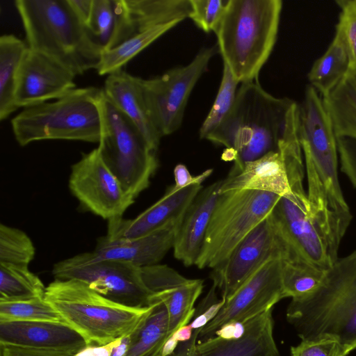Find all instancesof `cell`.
I'll return each mask as SVG.
<instances>
[{
  "label": "cell",
  "mask_w": 356,
  "mask_h": 356,
  "mask_svg": "<svg viewBox=\"0 0 356 356\" xmlns=\"http://www.w3.org/2000/svg\"><path fill=\"white\" fill-rule=\"evenodd\" d=\"M35 254L34 245L24 232L0 224V264L29 266Z\"/></svg>",
  "instance_id": "cell-35"
},
{
  "label": "cell",
  "mask_w": 356,
  "mask_h": 356,
  "mask_svg": "<svg viewBox=\"0 0 356 356\" xmlns=\"http://www.w3.org/2000/svg\"><path fill=\"white\" fill-rule=\"evenodd\" d=\"M115 31L108 49L152 27L183 21L191 11L190 0H113Z\"/></svg>",
  "instance_id": "cell-20"
},
{
  "label": "cell",
  "mask_w": 356,
  "mask_h": 356,
  "mask_svg": "<svg viewBox=\"0 0 356 356\" xmlns=\"http://www.w3.org/2000/svg\"><path fill=\"white\" fill-rule=\"evenodd\" d=\"M222 183L218 180L202 189L185 213L173 250L175 257L186 266L195 265L199 257Z\"/></svg>",
  "instance_id": "cell-24"
},
{
  "label": "cell",
  "mask_w": 356,
  "mask_h": 356,
  "mask_svg": "<svg viewBox=\"0 0 356 356\" xmlns=\"http://www.w3.org/2000/svg\"><path fill=\"white\" fill-rule=\"evenodd\" d=\"M131 334L116 341L110 356H127L131 344Z\"/></svg>",
  "instance_id": "cell-47"
},
{
  "label": "cell",
  "mask_w": 356,
  "mask_h": 356,
  "mask_svg": "<svg viewBox=\"0 0 356 356\" xmlns=\"http://www.w3.org/2000/svg\"><path fill=\"white\" fill-rule=\"evenodd\" d=\"M348 177L352 185L356 188V151L355 152L350 163Z\"/></svg>",
  "instance_id": "cell-49"
},
{
  "label": "cell",
  "mask_w": 356,
  "mask_h": 356,
  "mask_svg": "<svg viewBox=\"0 0 356 356\" xmlns=\"http://www.w3.org/2000/svg\"><path fill=\"white\" fill-rule=\"evenodd\" d=\"M143 79L120 70L108 74L104 95L136 127L149 146L157 152L162 136L153 124L144 99Z\"/></svg>",
  "instance_id": "cell-23"
},
{
  "label": "cell",
  "mask_w": 356,
  "mask_h": 356,
  "mask_svg": "<svg viewBox=\"0 0 356 356\" xmlns=\"http://www.w3.org/2000/svg\"><path fill=\"white\" fill-rule=\"evenodd\" d=\"M216 286L213 284L209 292L207 295L209 300L208 306H206V303L204 300L200 305L201 309H202V312H200L192 323H190L193 331L195 330H202L205 327L217 316L219 311L224 305L225 300L222 298L220 300H218L216 298Z\"/></svg>",
  "instance_id": "cell-40"
},
{
  "label": "cell",
  "mask_w": 356,
  "mask_h": 356,
  "mask_svg": "<svg viewBox=\"0 0 356 356\" xmlns=\"http://www.w3.org/2000/svg\"><path fill=\"white\" fill-rule=\"evenodd\" d=\"M142 277L153 293L152 302H163L168 312L170 336L194 316V304L201 294L204 281L188 279L167 265L141 268Z\"/></svg>",
  "instance_id": "cell-17"
},
{
  "label": "cell",
  "mask_w": 356,
  "mask_h": 356,
  "mask_svg": "<svg viewBox=\"0 0 356 356\" xmlns=\"http://www.w3.org/2000/svg\"><path fill=\"white\" fill-rule=\"evenodd\" d=\"M228 0H190L188 17L205 33L214 32L224 15Z\"/></svg>",
  "instance_id": "cell-37"
},
{
  "label": "cell",
  "mask_w": 356,
  "mask_h": 356,
  "mask_svg": "<svg viewBox=\"0 0 356 356\" xmlns=\"http://www.w3.org/2000/svg\"><path fill=\"white\" fill-rule=\"evenodd\" d=\"M181 21L161 24L139 33L119 45L102 51L97 71L101 76L122 70V67L152 42L176 26Z\"/></svg>",
  "instance_id": "cell-30"
},
{
  "label": "cell",
  "mask_w": 356,
  "mask_h": 356,
  "mask_svg": "<svg viewBox=\"0 0 356 356\" xmlns=\"http://www.w3.org/2000/svg\"><path fill=\"white\" fill-rule=\"evenodd\" d=\"M353 350L332 338L302 341L291 348V356H346Z\"/></svg>",
  "instance_id": "cell-39"
},
{
  "label": "cell",
  "mask_w": 356,
  "mask_h": 356,
  "mask_svg": "<svg viewBox=\"0 0 356 356\" xmlns=\"http://www.w3.org/2000/svg\"><path fill=\"white\" fill-rule=\"evenodd\" d=\"M8 321L65 323L44 297L22 301L0 302V322Z\"/></svg>",
  "instance_id": "cell-34"
},
{
  "label": "cell",
  "mask_w": 356,
  "mask_h": 356,
  "mask_svg": "<svg viewBox=\"0 0 356 356\" xmlns=\"http://www.w3.org/2000/svg\"><path fill=\"white\" fill-rule=\"evenodd\" d=\"M100 110L102 131L97 148L124 191L135 199L149 186L158 168L156 152L104 92Z\"/></svg>",
  "instance_id": "cell-7"
},
{
  "label": "cell",
  "mask_w": 356,
  "mask_h": 356,
  "mask_svg": "<svg viewBox=\"0 0 356 356\" xmlns=\"http://www.w3.org/2000/svg\"><path fill=\"white\" fill-rule=\"evenodd\" d=\"M46 287L29 266L0 264V302L43 298Z\"/></svg>",
  "instance_id": "cell-31"
},
{
  "label": "cell",
  "mask_w": 356,
  "mask_h": 356,
  "mask_svg": "<svg viewBox=\"0 0 356 356\" xmlns=\"http://www.w3.org/2000/svg\"><path fill=\"white\" fill-rule=\"evenodd\" d=\"M202 330H195L191 339L181 342L175 350L168 356H200L197 350L198 336Z\"/></svg>",
  "instance_id": "cell-44"
},
{
  "label": "cell",
  "mask_w": 356,
  "mask_h": 356,
  "mask_svg": "<svg viewBox=\"0 0 356 356\" xmlns=\"http://www.w3.org/2000/svg\"><path fill=\"white\" fill-rule=\"evenodd\" d=\"M197 347L200 356H280L273 337L272 309L247 321L240 339L214 337L198 341Z\"/></svg>",
  "instance_id": "cell-25"
},
{
  "label": "cell",
  "mask_w": 356,
  "mask_h": 356,
  "mask_svg": "<svg viewBox=\"0 0 356 356\" xmlns=\"http://www.w3.org/2000/svg\"><path fill=\"white\" fill-rule=\"evenodd\" d=\"M193 334V330L190 324L185 325L177 330L172 336L179 342L189 341Z\"/></svg>",
  "instance_id": "cell-48"
},
{
  "label": "cell",
  "mask_w": 356,
  "mask_h": 356,
  "mask_svg": "<svg viewBox=\"0 0 356 356\" xmlns=\"http://www.w3.org/2000/svg\"><path fill=\"white\" fill-rule=\"evenodd\" d=\"M212 172V169H208L200 175L193 177L190 174L186 165L183 164H178L174 169L175 184L172 186V188L175 191H179L193 184H202L211 175Z\"/></svg>",
  "instance_id": "cell-41"
},
{
  "label": "cell",
  "mask_w": 356,
  "mask_h": 356,
  "mask_svg": "<svg viewBox=\"0 0 356 356\" xmlns=\"http://www.w3.org/2000/svg\"><path fill=\"white\" fill-rule=\"evenodd\" d=\"M0 346L1 356H65L55 353L22 346L10 345H0Z\"/></svg>",
  "instance_id": "cell-43"
},
{
  "label": "cell",
  "mask_w": 356,
  "mask_h": 356,
  "mask_svg": "<svg viewBox=\"0 0 356 356\" xmlns=\"http://www.w3.org/2000/svg\"><path fill=\"white\" fill-rule=\"evenodd\" d=\"M350 71V60L344 40L338 31L325 53L312 65L307 79L320 95L326 96Z\"/></svg>",
  "instance_id": "cell-26"
},
{
  "label": "cell",
  "mask_w": 356,
  "mask_h": 356,
  "mask_svg": "<svg viewBox=\"0 0 356 356\" xmlns=\"http://www.w3.org/2000/svg\"><path fill=\"white\" fill-rule=\"evenodd\" d=\"M67 1L78 18L87 26L92 13L93 0Z\"/></svg>",
  "instance_id": "cell-45"
},
{
  "label": "cell",
  "mask_w": 356,
  "mask_h": 356,
  "mask_svg": "<svg viewBox=\"0 0 356 356\" xmlns=\"http://www.w3.org/2000/svg\"><path fill=\"white\" fill-rule=\"evenodd\" d=\"M0 345L17 346L74 356L87 346L84 339L65 323L0 322Z\"/></svg>",
  "instance_id": "cell-18"
},
{
  "label": "cell",
  "mask_w": 356,
  "mask_h": 356,
  "mask_svg": "<svg viewBox=\"0 0 356 356\" xmlns=\"http://www.w3.org/2000/svg\"><path fill=\"white\" fill-rule=\"evenodd\" d=\"M245 322L231 321L222 325L214 334V337L232 340L242 337L246 330Z\"/></svg>",
  "instance_id": "cell-42"
},
{
  "label": "cell",
  "mask_w": 356,
  "mask_h": 356,
  "mask_svg": "<svg viewBox=\"0 0 356 356\" xmlns=\"http://www.w3.org/2000/svg\"><path fill=\"white\" fill-rule=\"evenodd\" d=\"M69 188L85 209L108 221L122 217L134 202L106 165L97 147L83 154L72 166Z\"/></svg>",
  "instance_id": "cell-13"
},
{
  "label": "cell",
  "mask_w": 356,
  "mask_h": 356,
  "mask_svg": "<svg viewBox=\"0 0 356 356\" xmlns=\"http://www.w3.org/2000/svg\"><path fill=\"white\" fill-rule=\"evenodd\" d=\"M239 82L223 64L222 76L217 95L199 131L200 138L207 139L222 123L234 104Z\"/></svg>",
  "instance_id": "cell-33"
},
{
  "label": "cell",
  "mask_w": 356,
  "mask_h": 356,
  "mask_svg": "<svg viewBox=\"0 0 356 356\" xmlns=\"http://www.w3.org/2000/svg\"><path fill=\"white\" fill-rule=\"evenodd\" d=\"M170 337L168 309L163 302H156L145 320L131 334L127 356H162Z\"/></svg>",
  "instance_id": "cell-29"
},
{
  "label": "cell",
  "mask_w": 356,
  "mask_h": 356,
  "mask_svg": "<svg viewBox=\"0 0 356 356\" xmlns=\"http://www.w3.org/2000/svg\"><path fill=\"white\" fill-rule=\"evenodd\" d=\"M281 0H228L215 33L223 64L240 83L257 80L275 44Z\"/></svg>",
  "instance_id": "cell-4"
},
{
  "label": "cell",
  "mask_w": 356,
  "mask_h": 356,
  "mask_svg": "<svg viewBox=\"0 0 356 356\" xmlns=\"http://www.w3.org/2000/svg\"><path fill=\"white\" fill-rule=\"evenodd\" d=\"M202 189L200 183L179 191L170 187L161 199L136 218L124 219L119 217L108 220L106 236L109 238H137L170 222L181 220Z\"/></svg>",
  "instance_id": "cell-21"
},
{
  "label": "cell",
  "mask_w": 356,
  "mask_h": 356,
  "mask_svg": "<svg viewBox=\"0 0 356 356\" xmlns=\"http://www.w3.org/2000/svg\"><path fill=\"white\" fill-rule=\"evenodd\" d=\"M292 253L269 215L241 241L223 262L212 268L210 277L226 301L267 260L273 257L283 259Z\"/></svg>",
  "instance_id": "cell-12"
},
{
  "label": "cell",
  "mask_w": 356,
  "mask_h": 356,
  "mask_svg": "<svg viewBox=\"0 0 356 356\" xmlns=\"http://www.w3.org/2000/svg\"><path fill=\"white\" fill-rule=\"evenodd\" d=\"M44 298L84 339L87 346H104L133 333L154 305L146 308L129 307L74 279L54 280L46 287Z\"/></svg>",
  "instance_id": "cell-5"
},
{
  "label": "cell",
  "mask_w": 356,
  "mask_h": 356,
  "mask_svg": "<svg viewBox=\"0 0 356 356\" xmlns=\"http://www.w3.org/2000/svg\"><path fill=\"white\" fill-rule=\"evenodd\" d=\"M352 72L356 78V70H355L353 72Z\"/></svg>",
  "instance_id": "cell-50"
},
{
  "label": "cell",
  "mask_w": 356,
  "mask_h": 356,
  "mask_svg": "<svg viewBox=\"0 0 356 356\" xmlns=\"http://www.w3.org/2000/svg\"><path fill=\"white\" fill-rule=\"evenodd\" d=\"M26 44L13 34L0 37V120L18 109L15 102L17 74Z\"/></svg>",
  "instance_id": "cell-28"
},
{
  "label": "cell",
  "mask_w": 356,
  "mask_h": 356,
  "mask_svg": "<svg viewBox=\"0 0 356 356\" xmlns=\"http://www.w3.org/2000/svg\"><path fill=\"white\" fill-rule=\"evenodd\" d=\"M116 341L104 346H86L74 356H110Z\"/></svg>",
  "instance_id": "cell-46"
},
{
  "label": "cell",
  "mask_w": 356,
  "mask_h": 356,
  "mask_svg": "<svg viewBox=\"0 0 356 356\" xmlns=\"http://www.w3.org/2000/svg\"><path fill=\"white\" fill-rule=\"evenodd\" d=\"M288 197H281L270 217L284 241L304 259L327 270L334 264L327 248L312 220L309 203L303 184L291 188Z\"/></svg>",
  "instance_id": "cell-15"
},
{
  "label": "cell",
  "mask_w": 356,
  "mask_h": 356,
  "mask_svg": "<svg viewBox=\"0 0 356 356\" xmlns=\"http://www.w3.org/2000/svg\"><path fill=\"white\" fill-rule=\"evenodd\" d=\"M281 197L255 190L220 193L195 262L200 269L223 262L241 241L272 212Z\"/></svg>",
  "instance_id": "cell-8"
},
{
  "label": "cell",
  "mask_w": 356,
  "mask_h": 356,
  "mask_svg": "<svg viewBox=\"0 0 356 356\" xmlns=\"http://www.w3.org/2000/svg\"><path fill=\"white\" fill-rule=\"evenodd\" d=\"M102 89L75 88L54 102L24 108L10 121L20 146L46 140L99 143Z\"/></svg>",
  "instance_id": "cell-6"
},
{
  "label": "cell",
  "mask_w": 356,
  "mask_h": 356,
  "mask_svg": "<svg viewBox=\"0 0 356 356\" xmlns=\"http://www.w3.org/2000/svg\"><path fill=\"white\" fill-rule=\"evenodd\" d=\"M233 190H255L289 196L292 190L282 149L278 147L239 169H232L222 179L220 193Z\"/></svg>",
  "instance_id": "cell-22"
},
{
  "label": "cell",
  "mask_w": 356,
  "mask_h": 356,
  "mask_svg": "<svg viewBox=\"0 0 356 356\" xmlns=\"http://www.w3.org/2000/svg\"><path fill=\"white\" fill-rule=\"evenodd\" d=\"M29 48L60 63L76 76L97 70L103 49L67 0H16Z\"/></svg>",
  "instance_id": "cell-3"
},
{
  "label": "cell",
  "mask_w": 356,
  "mask_h": 356,
  "mask_svg": "<svg viewBox=\"0 0 356 356\" xmlns=\"http://www.w3.org/2000/svg\"><path fill=\"white\" fill-rule=\"evenodd\" d=\"M298 133L305 164L316 171L333 210L352 218L339 184L337 140L332 120L323 97L310 85L299 105Z\"/></svg>",
  "instance_id": "cell-9"
},
{
  "label": "cell",
  "mask_w": 356,
  "mask_h": 356,
  "mask_svg": "<svg viewBox=\"0 0 356 356\" xmlns=\"http://www.w3.org/2000/svg\"><path fill=\"white\" fill-rule=\"evenodd\" d=\"M55 280H79L115 302L137 308L152 306L153 293L145 285L141 268L129 262L95 259L90 252L76 254L54 265Z\"/></svg>",
  "instance_id": "cell-10"
},
{
  "label": "cell",
  "mask_w": 356,
  "mask_h": 356,
  "mask_svg": "<svg viewBox=\"0 0 356 356\" xmlns=\"http://www.w3.org/2000/svg\"><path fill=\"white\" fill-rule=\"evenodd\" d=\"M75 76L54 59L27 47L17 74L15 104L24 108L59 99L76 88Z\"/></svg>",
  "instance_id": "cell-16"
},
{
  "label": "cell",
  "mask_w": 356,
  "mask_h": 356,
  "mask_svg": "<svg viewBox=\"0 0 356 356\" xmlns=\"http://www.w3.org/2000/svg\"><path fill=\"white\" fill-rule=\"evenodd\" d=\"M286 319L302 341L332 338L356 348V250L338 258L310 294L292 299Z\"/></svg>",
  "instance_id": "cell-2"
},
{
  "label": "cell",
  "mask_w": 356,
  "mask_h": 356,
  "mask_svg": "<svg viewBox=\"0 0 356 356\" xmlns=\"http://www.w3.org/2000/svg\"><path fill=\"white\" fill-rule=\"evenodd\" d=\"M325 271L299 257L282 259L283 298H300L310 294L319 286Z\"/></svg>",
  "instance_id": "cell-32"
},
{
  "label": "cell",
  "mask_w": 356,
  "mask_h": 356,
  "mask_svg": "<svg viewBox=\"0 0 356 356\" xmlns=\"http://www.w3.org/2000/svg\"><path fill=\"white\" fill-rule=\"evenodd\" d=\"M336 3L340 8L336 31L344 40L350 60L349 72H353L356 70V0H339Z\"/></svg>",
  "instance_id": "cell-38"
},
{
  "label": "cell",
  "mask_w": 356,
  "mask_h": 356,
  "mask_svg": "<svg viewBox=\"0 0 356 356\" xmlns=\"http://www.w3.org/2000/svg\"><path fill=\"white\" fill-rule=\"evenodd\" d=\"M298 126L299 105L274 97L255 80L241 83L230 112L207 140L233 149L232 169L237 170L277 150L280 142Z\"/></svg>",
  "instance_id": "cell-1"
},
{
  "label": "cell",
  "mask_w": 356,
  "mask_h": 356,
  "mask_svg": "<svg viewBox=\"0 0 356 356\" xmlns=\"http://www.w3.org/2000/svg\"><path fill=\"white\" fill-rule=\"evenodd\" d=\"M117 23L113 0H93L87 29L103 51L109 49Z\"/></svg>",
  "instance_id": "cell-36"
},
{
  "label": "cell",
  "mask_w": 356,
  "mask_h": 356,
  "mask_svg": "<svg viewBox=\"0 0 356 356\" xmlns=\"http://www.w3.org/2000/svg\"><path fill=\"white\" fill-rule=\"evenodd\" d=\"M337 138L356 140V78L349 72L323 97Z\"/></svg>",
  "instance_id": "cell-27"
},
{
  "label": "cell",
  "mask_w": 356,
  "mask_h": 356,
  "mask_svg": "<svg viewBox=\"0 0 356 356\" xmlns=\"http://www.w3.org/2000/svg\"><path fill=\"white\" fill-rule=\"evenodd\" d=\"M282 259L273 257L264 262L234 293L217 316L200 331L199 341L214 337L224 324L231 321L245 322L269 310L281 299Z\"/></svg>",
  "instance_id": "cell-14"
},
{
  "label": "cell",
  "mask_w": 356,
  "mask_h": 356,
  "mask_svg": "<svg viewBox=\"0 0 356 356\" xmlns=\"http://www.w3.org/2000/svg\"><path fill=\"white\" fill-rule=\"evenodd\" d=\"M216 46L204 47L187 65L143 79L142 88L148 113L163 137L172 134L182 124L191 94L217 52Z\"/></svg>",
  "instance_id": "cell-11"
},
{
  "label": "cell",
  "mask_w": 356,
  "mask_h": 356,
  "mask_svg": "<svg viewBox=\"0 0 356 356\" xmlns=\"http://www.w3.org/2000/svg\"><path fill=\"white\" fill-rule=\"evenodd\" d=\"M182 220L170 222L137 238L101 236L90 253L95 259L123 261L140 268L158 264L173 248Z\"/></svg>",
  "instance_id": "cell-19"
}]
</instances>
